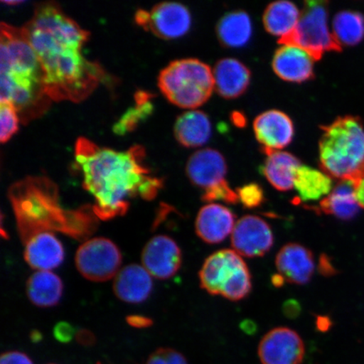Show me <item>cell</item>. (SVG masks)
I'll return each instance as SVG.
<instances>
[{
    "label": "cell",
    "mask_w": 364,
    "mask_h": 364,
    "mask_svg": "<svg viewBox=\"0 0 364 364\" xmlns=\"http://www.w3.org/2000/svg\"><path fill=\"white\" fill-rule=\"evenodd\" d=\"M18 231L23 242L44 232H59L77 240H85L97 227L93 206L67 210L59 201L58 188L45 176H28L9 190Z\"/></svg>",
    "instance_id": "obj_3"
},
{
    "label": "cell",
    "mask_w": 364,
    "mask_h": 364,
    "mask_svg": "<svg viewBox=\"0 0 364 364\" xmlns=\"http://www.w3.org/2000/svg\"><path fill=\"white\" fill-rule=\"evenodd\" d=\"M151 277L143 266L131 264L122 268L115 277L114 293L125 303H143L152 293Z\"/></svg>",
    "instance_id": "obj_20"
},
{
    "label": "cell",
    "mask_w": 364,
    "mask_h": 364,
    "mask_svg": "<svg viewBox=\"0 0 364 364\" xmlns=\"http://www.w3.org/2000/svg\"><path fill=\"white\" fill-rule=\"evenodd\" d=\"M143 267L158 279H169L179 271L181 250L176 241L166 235L154 236L142 252Z\"/></svg>",
    "instance_id": "obj_13"
},
{
    "label": "cell",
    "mask_w": 364,
    "mask_h": 364,
    "mask_svg": "<svg viewBox=\"0 0 364 364\" xmlns=\"http://www.w3.org/2000/svg\"><path fill=\"white\" fill-rule=\"evenodd\" d=\"M231 235V244L235 252L245 257H263L269 252L274 242L270 225L258 216L241 218Z\"/></svg>",
    "instance_id": "obj_12"
},
{
    "label": "cell",
    "mask_w": 364,
    "mask_h": 364,
    "mask_svg": "<svg viewBox=\"0 0 364 364\" xmlns=\"http://www.w3.org/2000/svg\"><path fill=\"white\" fill-rule=\"evenodd\" d=\"M294 188L302 201H317L331 193L332 179L324 171L302 165L296 171Z\"/></svg>",
    "instance_id": "obj_28"
},
{
    "label": "cell",
    "mask_w": 364,
    "mask_h": 364,
    "mask_svg": "<svg viewBox=\"0 0 364 364\" xmlns=\"http://www.w3.org/2000/svg\"><path fill=\"white\" fill-rule=\"evenodd\" d=\"M4 4H8V6H17V4H20L22 1H19V0H7V1H2Z\"/></svg>",
    "instance_id": "obj_41"
},
{
    "label": "cell",
    "mask_w": 364,
    "mask_h": 364,
    "mask_svg": "<svg viewBox=\"0 0 364 364\" xmlns=\"http://www.w3.org/2000/svg\"><path fill=\"white\" fill-rule=\"evenodd\" d=\"M127 321L136 328H146L153 324V321L149 318L141 316H130L127 318Z\"/></svg>",
    "instance_id": "obj_37"
},
{
    "label": "cell",
    "mask_w": 364,
    "mask_h": 364,
    "mask_svg": "<svg viewBox=\"0 0 364 364\" xmlns=\"http://www.w3.org/2000/svg\"><path fill=\"white\" fill-rule=\"evenodd\" d=\"M282 45L295 46L306 51L315 61L327 52H341L328 26V2L306 1L295 29L279 40Z\"/></svg>",
    "instance_id": "obj_8"
},
{
    "label": "cell",
    "mask_w": 364,
    "mask_h": 364,
    "mask_svg": "<svg viewBox=\"0 0 364 364\" xmlns=\"http://www.w3.org/2000/svg\"><path fill=\"white\" fill-rule=\"evenodd\" d=\"M355 193H356V198L359 206L364 209V178L359 181L356 188H355Z\"/></svg>",
    "instance_id": "obj_39"
},
{
    "label": "cell",
    "mask_w": 364,
    "mask_h": 364,
    "mask_svg": "<svg viewBox=\"0 0 364 364\" xmlns=\"http://www.w3.org/2000/svg\"><path fill=\"white\" fill-rule=\"evenodd\" d=\"M25 245V260L33 269L51 271L65 260V249L61 241L51 232L36 235Z\"/></svg>",
    "instance_id": "obj_19"
},
{
    "label": "cell",
    "mask_w": 364,
    "mask_h": 364,
    "mask_svg": "<svg viewBox=\"0 0 364 364\" xmlns=\"http://www.w3.org/2000/svg\"><path fill=\"white\" fill-rule=\"evenodd\" d=\"M136 24L159 38L171 40L188 33L192 26V16L183 4L166 1L150 11L139 10L135 14Z\"/></svg>",
    "instance_id": "obj_10"
},
{
    "label": "cell",
    "mask_w": 364,
    "mask_h": 364,
    "mask_svg": "<svg viewBox=\"0 0 364 364\" xmlns=\"http://www.w3.org/2000/svg\"><path fill=\"white\" fill-rule=\"evenodd\" d=\"M311 250L298 243H289L282 247L276 257L279 275L289 284L304 285L312 279L316 269Z\"/></svg>",
    "instance_id": "obj_15"
},
{
    "label": "cell",
    "mask_w": 364,
    "mask_h": 364,
    "mask_svg": "<svg viewBox=\"0 0 364 364\" xmlns=\"http://www.w3.org/2000/svg\"><path fill=\"white\" fill-rule=\"evenodd\" d=\"M202 199L203 201L207 203L223 201L230 204H235L240 202L237 193L230 188L226 181L204 191Z\"/></svg>",
    "instance_id": "obj_32"
},
{
    "label": "cell",
    "mask_w": 364,
    "mask_h": 364,
    "mask_svg": "<svg viewBox=\"0 0 364 364\" xmlns=\"http://www.w3.org/2000/svg\"><path fill=\"white\" fill-rule=\"evenodd\" d=\"M158 85L171 103L188 109L203 106L215 89L211 68L196 58L170 63L159 74Z\"/></svg>",
    "instance_id": "obj_6"
},
{
    "label": "cell",
    "mask_w": 364,
    "mask_h": 364,
    "mask_svg": "<svg viewBox=\"0 0 364 364\" xmlns=\"http://www.w3.org/2000/svg\"><path fill=\"white\" fill-rule=\"evenodd\" d=\"M211 134V122L207 114L201 111L186 112L176 122V139L184 147H201L210 139Z\"/></svg>",
    "instance_id": "obj_23"
},
{
    "label": "cell",
    "mask_w": 364,
    "mask_h": 364,
    "mask_svg": "<svg viewBox=\"0 0 364 364\" xmlns=\"http://www.w3.org/2000/svg\"><path fill=\"white\" fill-rule=\"evenodd\" d=\"M318 142L323 171L355 186L364 178V126L360 118L345 116L321 127Z\"/></svg>",
    "instance_id": "obj_5"
},
{
    "label": "cell",
    "mask_w": 364,
    "mask_h": 364,
    "mask_svg": "<svg viewBox=\"0 0 364 364\" xmlns=\"http://www.w3.org/2000/svg\"><path fill=\"white\" fill-rule=\"evenodd\" d=\"M75 156L84 188L93 196V210L100 220L124 216L132 199L152 200L162 188L163 180L145 166L144 149L139 145L117 151L80 136Z\"/></svg>",
    "instance_id": "obj_2"
},
{
    "label": "cell",
    "mask_w": 364,
    "mask_h": 364,
    "mask_svg": "<svg viewBox=\"0 0 364 364\" xmlns=\"http://www.w3.org/2000/svg\"><path fill=\"white\" fill-rule=\"evenodd\" d=\"M299 311L300 308L297 302L290 300L289 302L285 304L284 312L290 318L297 316Z\"/></svg>",
    "instance_id": "obj_38"
},
{
    "label": "cell",
    "mask_w": 364,
    "mask_h": 364,
    "mask_svg": "<svg viewBox=\"0 0 364 364\" xmlns=\"http://www.w3.org/2000/svg\"><path fill=\"white\" fill-rule=\"evenodd\" d=\"M202 289L212 295H221L231 301L247 297L252 277L243 258L233 250H221L204 262L199 272Z\"/></svg>",
    "instance_id": "obj_7"
},
{
    "label": "cell",
    "mask_w": 364,
    "mask_h": 364,
    "mask_svg": "<svg viewBox=\"0 0 364 364\" xmlns=\"http://www.w3.org/2000/svg\"><path fill=\"white\" fill-rule=\"evenodd\" d=\"M63 282L51 271H38L30 277L26 284V293L30 301L42 308L57 306L62 299Z\"/></svg>",
    "instance_id": "obj_24"
},
{
    "label": "cell",
    "mask_w": 364,
    "mask_h": 364,
    "mask_svg": "<svg viewBox=\"0 0 364 364\" xmlns=\"http://www.w3.org/2000/svg\"><path fill=\"white\" fill-rule=\"evenodd\" d=\"M122 257L119 248L111 240L97 237L86 240L77 250V269L86 279L106 282L120 271Z\"/></svg>",
    "instance_id": "obj_9"
},
{
    "label": "cell",
    "mask_w": 364,
    "mask_h": 364,
    "mask_svg": "<svg viewBox=\"0 0 364 364\" xmlns=\"http://www.w3.org/2000/svg\"><path fill=\"white\" fill-rule=\"evenodd\" d=\"M332 30L341 47L356 46L364 38V16L357 11H341L333 18Z\"/></svg>",
    "instance_id": "obj_29"
},
{
    "label": "cell",
    "mask_w": 364,
    "mask_h": 364,
    "mask_svg": "<svg viewBox=\"0 0 364 364\" xmlns=\"http://www.w3.org/2000/svg\"><path fill=\"white\" fill-rule=\"evenodd\" d=\"M320 272L323 275L331 274V272L334 271V268L331 265L328 259L325 256L321 257L320 260Z\"/></svg>",
    "instance_id": "obj_40"
},
{
    "label": "cell",
    "mask_w": 364,
    "mask_h": 364,
    "mask_svg": "<svg viewBox=\"0 0 364 364\" xmlns=\"http://www.w3.org/2000/svg\"><path fill=\"white\" fill-rule=\"evenodd\" d=\"M20 117L11 102H0V141L6 143L19 129Z\"/></svg>",
    "instance_id": "obj_31"
},
{
    "label": "cell",
    "mask_w": 364,
    "mask_h": 364,
    "mask_svg": "<svg viewBox=\"0 0 364 364\" xmlns=\"http://www.w3.org/2000/svg\"><path fill=\"white\" fill-rule=\"evenodd\" d=\"M135 105L122 115L113 127L118 135H124L136 129L141 122L144 121L152 113L154 106L151 95L145 91H139L135 95Z\"/></svg>",
    "instance_id": "obj_30"
},
{
    "label": "cell",
    "mask_w": 364,
    "mask_h": 364,
    "mask_svg": "<svg viewBox=\"0 0 364 364\" xmlns=\"http://www.w3.org/2000/svg\"><path fill=\"white\" fill-rule=\"evenodd\" d=\"M300 14L301 12L292 2L285 0L273 2L264 11V27L268 33L283 38L295 29Z\"/></svg>",
    "instance_id": "obj_27"
},
{
    "label": "cell",
    "mask_w": 364,
    "mask_h": 364,
    "mask_svg": "<svg viewBox=\"0 0 364 364\" xmlns=\"http://www.w3.org/2000/svg\"><path fill=\"white\" fill-rule=\"evenodd\" d=\"M314 61L315 59L304 50L295 46L283 45L273 56L272 66L280 79L303 83L315 77Z\"/></svg>",
    "instance_id": "obj_17"
},
{
    "label": "cell",
    "mask_w": 364,
    "mask_h": 364,
    "mask_svg": "<svg viewBox=\"0 0 364 364\" xmlns=\"http://www.w3.org/2000/svg\"><path fill=\"white\" fill-rule=\"evenodd\" d=\"M216 31L218 38L224 47L241 48L252 38V21L244 11L228 13L218 21Z\"/></svg>",
    "instance_id": "obj_26"
},
{
    "label": "cell",
    "mask_w": 364,
    "mask_h": 364,
    "mask_svg": "<svg viewBox=\"0 0 364 364\" xmlns=\"http://www.w3.org/2000/svg\"><path fill=\"white\" fill-rule=\"evenodd\" d=\"M355 188L356 186L351 181H340L331 193L321 200L318 210L341 220H353L361 208L357 201Z\"/></svg>",
    "instance_id": "obj_25"
},
{
    "label": "cell",
    "mask_w": 364,
    "mask_h": 364,
    "mask_svg": "<svg viewBox=\"0 0 364 364\" xmlns=\"http://www.w3.org/2000/svg\"><path fill=\"white\" fill-rule=\"evenodd\" d=\"M0 364H33L26 354L13 351L2 354Z\"/></svg>",
    "instance_id": "obj_35"
},
{
    "label": "cell",
    "mask_w": 364,
    "mask_h": 364,
    "mask_svg": "<svg viewBox=\"0 0 364 364\" xmlns=\"http://www.w3.org/2000/svg\"><path fill=\"white\" fill-rule=\"evenodd\" d=\"M253 129L263 151H279L292 142L294 127L290 117L283 112H263L254 121Z\"/></svg>",
    "instance_id": "obj_14"
},
{
    "label": "cell",
    "mask_w": 364,
    "mask_h": 364,
    "mask_svg": "<svg viewBox=\"0 0 364 364\" xmlns=\"http://www.w3.org/2000/svg\"><path fill=\"white\" fill-rule=\"evenodd\" d=\"M267 159L261 168L262 175L269 183L281 192H288L294 188L296 171L301 162L294 154L284 151L267 152Z\"/></svg>",
    "instance_id": "obj_22"
},
{
    "label": "cell",
    "mask_w": 364,
    "mask_h": 364,
    "mask_svg": "<svg viewBox=\"0 0 364 364\" xmlns=\"http://www.w3.org/2000/svg\"><path fill=\"white\" fill-rule=\"evenodd\" d=\"M304 354L306 348L301 336L288 327L268 331L258 346L262 364H301Z\"/></svg>",
    "instance_id": "obj_11"
},
{
    "label": "cell",
    "mask_w": 364,
    "mask_h": 364,
    "mask_svg": "<svg viewBox=\"0 0 364 364\" xmlns=\"http://www.w3.org/2000/svg\"><path fill=\"white\" fill-rule=\"evenodd\" d=\"M0 31V102H11L21 121L28 122L43 115L52 102L43 68L22 27L2 22Z\"/></svg>",
    "instance_id": "obj_4"
},
{
    "label": "cell",
    "mask_w": 364,
    "mask_h": 364,
    "mask_svg": "<svg viewBox=\"0 0 364 364\" xmlns=\"http://www.w3.org/2000/svg\"><path fill=\"white\" fill-rule=\"evenodd\" d=\"M22 29L43 68L46 91L52 102L83 101L107 80L102 66L82 52L88 31L56 3L39 4Z\"/></svg>",
    "instance_id": "obj_1"
},
{
    "label": "cell",
    "mask_w": 364,
    "mask_h": 364,
    "mask_svg": "<svg viewBox=\"0 0 364 364\" xmlns=\"http://www.w3.org/2000/svg\"><path fill=\"white\" fill-rule=\"evenodd\" d=\"M235 215L229 208L220 204L205 205L196 220V233L208 244H218L232 234Z\"/></svg>",
    "instance_id": "obj_18"
},
{
    "label": "cell",
    "mask_w": 364,
    "mask_h": 364,
    "mask_svg": "<svg viewBox=\"0 0 364 364\" xmlns=\"http://www.w3.org/2000/svg\"><path fill=\"white\" fill-rule=\"evenodd\" d=\"M146 364H188L186 358L172 348H159L150 355Z\"/></svg>",
    "instance_id": "obj_34"
},
{
    "label": "cell",
    "mask_w": 364,
    "mask_h": 364,
    "mask_svg": "<svg viewBox=\"0 0 364 364\" xmlns=\"http://www.w3.org/2000/svg\"><path fill=\"white\" fill-rule=\"evenodd\" d=\"M213 75L217 93L225 99L240 97L250 82L249 68L235 58L221 59L213 68Z\"/></svg>",
    "instance_id": "obj_21"
},
{
    "label": "cell",
    "mask_w": 364,
    "mask_h": 364,
    "mask_svg": "<svg viewBox=\"0 0 364 364\" xmlns=\"http://www.w3.org/2000/svg\"><path fill=\"white\" fill-rule=\"evenodd\" d=\"M74 328L67 323H59L54 329V336L61 343H68L74 336Z\"/></svg>",
    "instance_id": "obj_36"
},
{
    "label": "cell",
    "mask_w": 364,
    "mask_h": 364,
    "mask_svg": "<svg viewBox=\"0 0 364 364\" xmlns=\"http://www.w3.org/2000/svg\"><path fill=\"white\" fill-rule=\"evenodd\" d=\"M186 171L191 182L204 191L226 181L225 159L213 149H200L195 152L189 158Z\"/></svg>",
    "instance_id": "obj_16"
},
{
    "label": "cell",
    "mask_w": 364,
    "mask_h": 364,
    "mask_svg": "<svg viewBox=\"0 0 364 364\" xmlns=\"http://www.w3.org/2000/svg\"><path fill=\"white\" fill-rule=\"evenodd\" d=\"M239 201L245 208L249 209L257 208L265 201V195L260 185L249 183L236 189Z\"/></svg>",
    "instance_id": "obj_33"
}]
</instances>
